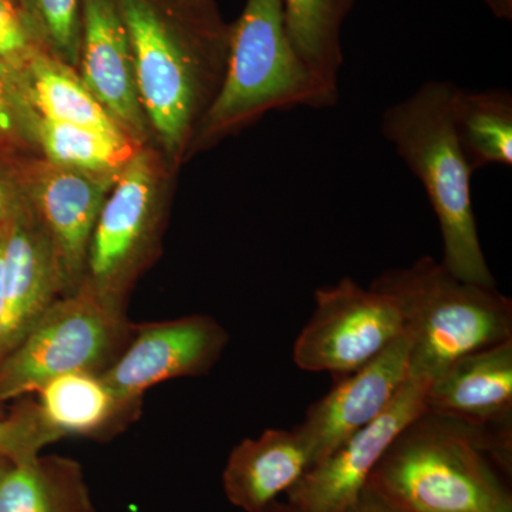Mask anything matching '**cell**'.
Listing matches in <instances>:
<instances>
[{
  "label": "cell",
  "mask_w": 512,
  "mask_h": 512,
  "mask_svg": "<svg viewBox=\"0 0 512 512\" xmlns=\"http://www.w3.org/2000/svg\"><path fill=\"white\" fill-rule=\"evenodd\" d=\"M151 143L174 171L227 70L232 25L215 0H116Z\"/></svg>",
  "instance_id": "6da1fadb"
},
{
  "label": "cell",
  "mask_w": 512,
  "mask_h": 512,
  "mask_svg": "<svg viewBox=\"0 0 512 512\" xmlns=\"http://www.w3.org/2000/svg\"><path fill=\"white\" fill-rule=\"evenodd\" d=\"M456 84L430 80L384 110L380 131L419 178L443 238V265L456 278L497 286L478 235L471 171L453 124Z\"/></svg>",
  "instance_id": "7a4b0ae2"
},
{
  "label": "cell",
  "mask_w": 512,
  "mask_h": 512,
  "mask_svg": "<svg viewBox=\"0 0 512 512\" xmlns=\"http://www.w3.org/2000/svg\"><path fill=\"white\" fill-rule=\"evenodd\" d=\"M487 441L424 412L394 440L366 488L399 512H512Z\"/></svg>",
  "instance_id": "3957f363"
},
{
  "label": "cell",
  "mask_w": 512,
  "mask_h": 512,
  "mask_svg": "<svg viewBox=\"0 0 512 512\" xmlns=\"http://www.w3.org/2000/svg\"><path fill=\"white\" fill-rule=\"evenodd\" d=\"M299 57L286 32L282 0H247L232 25L227 70L202 119L191 154L256 123L271 111L338 104Z\"/></svg>",
  "instance_id": "277c9868"
},
{
  "label": "cell",
  "mask_w": 512,
  "mask_h": 512,
  "mask_svg": "<svg viewBox=\"0 0 512 512\" xmlns=\"http://www.w3.org/2000/svg\"><path fill=\"white\" fill-rule=\"evenodd\" d=\"M396 301L412 339L410 376L433 380L458 357L512 339V301L497 286L456 278L433 256L373 279Z\"/></svg>",
  "instance_id": "5b68a950"
},
{
  "label": "cell",
  "mask_w": 512,
  "mask_h": 512,
  "mask_svg": "<svg viewBox=\"0 0 512 512\" xmlns=\"http://www.w3.org/2000/svg\"><path fill=\"white\" fill-rule=\"evenodd\" d=\"M171 173L156 148L143 147L101 207L82 285L113 311L126 313L131 289L160 252Z\"/></svg>",
  "instance_id": "8992f818"
},
{
  "label": "cell",
  "mask_w": 512,
  "mask_h": 512,
  "mask_svg": "<svg viewBox=\"0 0 512 512\" xmlns=\"http://www.w3.org/2000/svg\"><path fill=\"white\" fill-rule=\"evenodd\" d=\"M134 332L127 313L104 305L86 286L59 299L0 359V403L36 394L56 377L103 373Z\"/></svg>",
  "instance_id": "52a82bcc"
},
{
  "label": "cell",
  "mask_w": 512,
  "mask_h": 512,
  "mask_svg": "<svg viewBox=\"0 0 512 512\" xmlns=\"http://www.w3.org/2000/svg\"><path fill=\"white\" fill-rule=\"evenodd\" d=\"M313 301L311 319L292 349L293 362L305 372L348 376L406 333L396 301L350 276L320 286Z\"/></svg>",
  "instance_id": "ba28073f"
},
{
  "label": "cell",
  "mask_w": 512,
  "mask_h": 512,
  "mask_svg": "<svg viewBox=\"0 0 512 512\" xmlns=\"http://www.w3.org/2000/svg\"><path fill=\"white\" fill-rule=\"evenodd\" d=\"M16 168L30 210L55 249L64 295H69L82 285L94 225L120 173H89L43 157Z\"/></svg>",
  "instance_id": "9c48e42d"
},
{
  "label": "cell",
  "mask_w": 512,
  "mask_h": 512,
  "mask_svg": "<svg viewBox=\"0 0 512 512\" xmlns=\"http://www.w3.org/2000/svg\"><path fill=\"white\" fill-rule=\"evenodd\" d=\"M426 413L477 431L504 474L512 466V339L458 357L430 380Z\"/></svg>",
  "instance_id": "30bf717a"
},
{
  "label": "cell",
  "mask_w": 512,
  "mask_h": 512,
  "mask_svg": "<svg viewBox=\"0 0 512 512\" xmlns=\"http://www.w3.org/2000/svg\"><path fill=\"white\" fill-rule=\"evenodd\" d=\"M429 383L426 377L410 376L376 420L343 441L286 493V503L298 512H342L355 503L394 440L426 412Z\"/></svg>",
  "instance_id": "8fae6325"
},
{
  "label": "cell",
  "mask_w": 512,
  "mask_h": 512,
  "mask_svg": "<svg viewBox=\"0 0 512 512\" xmlns=\"http://www.w3.org/2000/svg\"><path fill=\"white\" fill-rule=\"evenodd\" d=\"M228 342L227 330L207 315L134 325L126 348L101 375L116 392L143 399L157 384L208 375Z\"/></svg>",
  "instance_id": "7c38bea8"
},
{
  "label": "cell",
  "mask_w": 512,
  "mask_h": 512,
  "mask_svg": "<svg viewBox=\"0 0 512 512\" xmlns=\"http://www.w3.org/2000/svg\"><path fill=\"white\" fill-rule=\"evenodd\" d=\"M412 339L404 333L365 366L333 380V387L306 410L296 430L311 447L315 464L389 407L410 377Z\"/></svg>",
  "instance_id": "4fadbf2b"
},
{
  "label": "cell",
  "mask_w": 512,
  "mask_h": 512,
  "mask_svg": "<svg viewBox=\"0 0 512 512\" xmlns=\"http://www.w3.org/2000/svg\"><path fill=\"white\" fill-rule=\"evenodd\" d=\"M80 9V79L128 136L141 146H151L130 39L116 0H80Z\"/></svg>",
  "instance_id": "5bb4252c"
},
{
  "label": "cell",
  "mask_w": 512,
  "mask_h": 512,
  "mask_svg": "<svg viewBox=\"0 0 512 512\" xmlns=\"http://www.w3.org/2000/svg\"><path fill=\"white\" fill-rule=\"evenodd\" d=\"M3 289L5 316L0 332V359L64 295L55 249L30 210L29 202L5 227Z\"/></svg>",
  "instance_id": "9a60e30c"
},
{
  "label": "cell",
  "mask_w": 512,
  "mask_h": 512,
  "mask_svg": "<svg viewBox=\"0 0 512 512\" xmlns=\"http://www.w3.org/2000/svg\"><path fill=\"white\" fill-rule=\"evenodd\" d=\"M313 466L311 447L296 427L268 429L232 448L222 487L234 507L261 512L292 490Z\"/></svg>",
  "instance_id": "2e32d148"
},
{
  "label": "cell",
  "mask_w": 512,
  "mask_h": 512,
  "mask_svg": "<svg viewBox=\"0 0 512 512\" xmlns=\"http://www.w3.org/2000/svg\"><path fill=\"white\" fill-rule=\"evenodd\" d=\"M40 412L64 437L107 441L141 414L143 399L113 389L101 373L73 372L50 380L36 392Z\"/></svg>",
  "instance_id": "e0dca14e"
},
{
  "label": "cell",
  "mask_w": 512,
  "mask_h": 512,
  "mask_svg": "<svg viewBox=\"0 0 512 512\" xmlns=\"http://www.w3.org/2000/svg\"><path fill=\"white\" fill-rule=\"evenodd\" d=\"M0 512H97L82 464L39 456L10 464L0 478Z\"/></svg>",
  "instance_id": "ac0fdd59"
},
{
  "label": "cell",
  "mask_w": 512,
  "mask_h": 512,
  "mask_svg": "<svg viewBox=\"0 0 512 512\" xmlns=\"http://www.w3.org/2000/svg\"><path fill=\"white\" fill-rule=\"evenodd\" d=\"M22 82L30 106L40 119L130 137L94 99L77 70L46 50L33 55Z\"/></svg>",
  "instance_id": "d6986e66"
},
{
  "label": "cell",
  "mask_w": 512,
  "mask_h": 512,
  "mask_svg": "<svg viewBox=\"0 0 512 512\" xmlns=\"http://www.w3.org/2000/svg\"><path fill=\"white\" fill-rule=\"evenodd\" d=\"M453 124L471 171L512 164V96L504 89L464 90L453 96Z\"/></svg>",
  "instance_id": "ffe728a7"
},
{
  "label": "cell",
  "mask_w": 512,
  "mask_h": 512,
  "mask_svg": "<svg viewBox=\"0 0 512 512\" xmlns=\"http://www.w3.org/2000/svg\"><path fill=\"white\" fill-rule=\"evenodd\" d=\"M353 0H282L286 32L299 57L339 96L340 28Z\"/></svg>",
  "instance_id": "44dd1931"
},
{
  "label": "cell",
  "mask_w": 512,
  "mask_h": 512,
  "mask_svg": "<svg viewBox=\"0 0 512 512\" xmlns=\"http://www.w3.org/2000/svg\"><path fill=\"white\" fill-rule=\"evenodd\" d=\"M36 147L52 163L97 174H119L146 146L133 138L37 117Z\"/></svg>",
  "instance_id": "7402d4cb"
},
{
  "label": "cell",
  "mask_w": 512,
  "mask_h": 512,
  "mask_svg": "<svg viewBox=\"0 0 512 512\" xmlns=\"http://www.w3.org/2000/svg\"><path fill=\"white\" fill-rule=\"evenodd\" d=\"M40 45L77 70L82 39L80 0H18Z\"/></svg>",
  "instance_id": "603a6c76"
},
{
  "label": "cell",
  "mask_w": 512,
  "mask_h": 512,
  "mask_svg": "<svg viewBox=\"0 0 512 512\" xmlns=\"http://www.w3.org/2000/svg\"><path fill=\"white\" fill-rule=\"evenodd\" d=\"M59 440L62 437L47 423L35 400H25L9 416H0V457L10 463L39 456Z\"/></svg>",
  "instance_id": "cb8c5ba5"
},
{
  "label": "cell",
  "mask_w": 512,
  "mask_h": 512,
  "mask_svg": "<svg viewBox=\"0 0 512 512\" xmlns=\"http://www.w3.org/2000/svg\"><path fill=\"white\" fill-rule=\"evenodd\" d=\"M36 124L22 77L0 60V147L37 150Z\"/></svg>",
  "instance_id": "d4e9b609"
},
{
  "label": "cell",
  "mask_w": 512,
  "mask_h": 512,
  "mask_svg": "<svg viewBox=\"0 0 512 512\" xmlns=\"http://www.w3.org/2000/svg\"><path fill=\"white\" fill-rule=\"evenodd\" d=\"M43 49L16 0H0V60L22 77L30 59Z\"/></svg>",
  "instance_id": "484cf974"
},
{
  "label": "cell",
  "mask_w": 512,
  "mask_h": 512,
  "mask_svg": "<svg viewBox=\"0 0 512 512\" xmlns=\"http://www.w3.org/2000/svg\"><path fill=\"white\" fill-rule=\"evenodd\" d=\"M28 204L16 165L0 163V229Z\"/></svg>",
  "instance_id": "4316f807"
},
{
  "label": "cell",
  "mask_w": 512,
  "mask_h": 512,
  "mask_svg": "<svg viewBox=\"0 0 512 512\" xmlns=\"http://www.w3.org/2000/svg\"><path fill=\"white\" fill-rule=\"evenodd\" d=\"M342 512H399L390 507L379 495L365 488L352 505Z\"/></svg>",
  "instance_id": "83f0119b"
},
{
  "label": "cell",
  "mask_w": 512,
  "mask_h": 512,
  "mask_svg": "<svg viewBox=\"0 0 512 512\" xmlns=\"http://www.w3.org/2000/svg\"><path fill=\"white\" fill-rule=\"evenodd\" d=\"M5 227L0 229V332H2L3 316H5V289H3V245H5Z\"/></svg>",
  "instance_id": "f1b7e54d"
},
{
  "label": "cell",
  "mask_w": 512,
  "mask_h": 512,
  "mask_svg": "<svg viewBox=\"0 0 512 512\" xmlns=\"http://www.w3.org/2000/svg\"><path fill=\"white\" fill-rule=\"evenodd\" d=\"M498 18H511L512 0H484Z\"/></svg>",
  "instance_id": "f546056e"
},
{
  "label": "cell",
  "mask_w": 512,
  "mask_h": 512,
  "mask_svg": "<svg viewBox=\"0 0 512 512\" xmlns=\"http://www.w3.org/2000/svg\"><path fill=\"white\" fill-rule=\"evenodd\" d=\"M261 512H298L295 510V508L292 507V505H289L288 503H279V501H275V503H272L269 505V507H266L265 510H262Z\"/></svg>",
  "instance_id": "4dcf8cb0"
},
{
  "label": "cell",
  "mask_w": 512,
  "mask_h": 512,
  "mask_svg": "<svg viewBox=\"0 0 512 512\" xmlns=\"http://www.w3.org/2000/svg\"><path fill=\"white\" fill-rule=\"evenodd\" d=\"M10 464L12 463H10L9 460L0 457V478H2L3 474H5V471L8 470Z\"/></svg>",
  "instance_id": "1f68e13d"
}]
</instances>
